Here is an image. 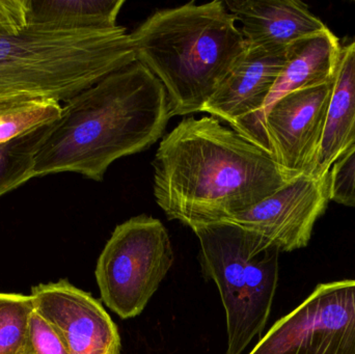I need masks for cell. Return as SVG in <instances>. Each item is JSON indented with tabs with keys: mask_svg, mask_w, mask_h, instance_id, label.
<instances>
[{
	"mask_svg": "<svg viewBox=\"0 0 355 354\" xmlns=\"http://www.w3.org/2000/svg\"><path fill=\"white\" fill-rule=\"evenodd\" d=\"M25 354H69L58 333L37 312L29 319Z\"/></svg>",
	"mask_w": 355,
	"mask_h": 354,
	"instance_id": "obj_20",
	"label": "cell"
},
{
	"mask_svg": "<svg viewBox=\"0 0 355 354\" xmlns=\"http://www.w3.org/2000/svg\"><path fill=\"white\" fill-rule=\"evenodd\" d=\"M153 166L156 203L191 230L229 222L295 179L214 116L184 118L162 137Z\"/></svg>",
	"mask_w": 355,
	"mask_h": 354,
	"instance_id": "obj_1",
	"label": "cell"
},
{
	"mask_svg": "<svg viewBox=\"0 0 355 354\" xmlns=\"http://www.w3.org/2000/svg\"><path fill=\"white\" fill-rule=\"evenodd\" d=\"M129 35L135 60L164 85L172 116L200 112L248 47L220 0L156 10Z\"/></svg>",
	"mask_w": 355,
	"mask_h": 354,
	"instance_id": "obj_3",
	"label": "cell"
},
{
	"mask_svg": "<svg viewBox=\"0 0 355 354\" xmlns=\"http://www.w3.org/2000/svg\"><path fill=\"white\" fill-rule=\"evenodd\" d=\"M171 118L164 85L135 60L64 102L33 177L75 172L101 182L116 160L164 137Z\"/></svg>",
	"mask_w": 355,
	"mask_h": 354,
	"instance_id": "obj_2",
	"label": "cell"
},
{
	"mask_svg": "<svg viewBox=\"0 0 355 354\" xmlns=\"http://www.w3.org/2000/svg\"><path fill=\"white\" fill-rule=\"evenodd\" d=\"M248 354H355V280L318 285Z\"/></svg>",
	"mask_w": 355,
	"mask_h": 354,
	"instance_id": "obj_7",
	"label": "cell"
},
{
	"mask_svg": "<svg viewBox=\"0 0 355 354\" xmlns=\"http://www.w3.org/2000/svg\"><path fill=\"white\" fill-rule=\"evenodd\" d=\"M29 0H0V26L23 30L28 26Z\"/></svg>",
	"mask_w": 355,
	"mask_h": 354,
	"instance_id": "obj_21",
	"label": "cell"
},
{
	"mask_svg": "<svg viewBox=\"0 0 355 354\" xmlns=\"http://www.w3.org/2000/svg\"><path fill=\"white\" fill-rule=\"evenodd\" d=\"M33 308L52 328L69 354H121L118 326L91 293L68 280L31 288Z\"/></svg>",
	"mask_w": 355,
	"mask_h": 354,
	"instance_id": "obj_11",
	"label": "cell"
},
{
	"mask_svg": "<svg viewBox=\"0 0 355 354\" xmlns=\"http://www.w3.org/2000/svg\"><path fill=\"white\" fill-rule=\"evenodd\" d=\"M341 47L340 39L329 27L290 44L285 66L265 102L264 118L284 96L333 81Z\"/></svg>",
	"mask_w": 355,
	"mask_h": 354,
	"instance_id": "obj_13",
	"label": "cell"
},
{
	"mask_svg": "<svg viewBox=\"0 0 355 354\" xmlns=\"http://www.w3.org/2000/svg\"><path fill=\"white\" fill-rule=\"evenodd\" d=\"M225 6L250 45L288 47L327 25L297 0H227Z\"/></svg>",
	"mask_w": 355,
	"mask_h": 354,
	"instance_id": "obj_12",
	"label": "cell"
},
{
	"mask_svg": "<svg viewBox=\"0 0 355 354\" xmlns=\"http://www.w3.org/2000/svg\"><path fill=\"white\" fill-rule=\"evenodd\" d=\"M56 122L37 127L0 145V197L35 178V156Z\"/></svg>",
	"mask_w": 355,
	"mask_h": 354,
	"instance_id": "obj_16",
	"label": "cell"
},
{
	"mask_svg": "<svg viewBox=\"0 0 355 354\" xmlns=\"http://www.w3.org/2000/svg\"><path fill=\"white\" fill-rule=\"evenodd\" d=\"M355 145V39L342 45L333 80L324 132L313 175L327 176Z\"/></svg>",
	"mask_w": 355,
	"mask_h": 354,
	"instance_id": "obj_14",
	"label": "cell"
},
{
	"mask_svg": "<svg viewBox=\"0 0 355 354\" xmlns=\"http://www.w3.org/2000/svg\"><path fill=\"white\" fill-rule=\"evenodd\" d=\"M202 272L216 285L227 322L225 354H242L261 336L279 281V251L233 222L193 229Z\"/></svg>",
	"mask_w": 355,
	"mask_h": 354,
	"instance_id": "obj_5",
	"label": "cell"
},
{
	"mask_svg": "<svg viewBox=\"0 0 355 354\" xmlns=\"http://www.w3.org/2000/svg\"><path fill=\"white\" fill-rule=\"evenodd\" d=\"M287 48L248 44L239 62L200 110L225 121L232 130L270 155L263 108L285 66Z\"/></svg>",
	"mask_w": 355,
	"mask_h": 354,
	"instance_id": "obj_8",
	"label": "cell"
},
{
	"mask_svg": "<svg viewBox=\"0 0 355 354\" xmlns=\"http://www.w3.org/2000/svg\"><path fill=\"white\" fill-rule=\"evenodd\" d=\"M329 201V174L302 175L229 220L260 236L279 253L308 247Z\"/></svg>",
	"mask_w": 355,
	"mask_h": 354,
	"instance_id": "obj_9",
	"label": "cell"
},
{
	"mask_svg": "<svg viewBox=\"0 0 355 354\" xmlns=\"http://www.w3.org/2000/svg\"><path fill=\"white\" fill-rule=\"evenodd\" d=\"M329 183L331 201L355 207V145L333 164Z\"/></svg>",
	"mask_w": 355,
	"mask_h": 354,
	"instance_id": "obj_19",
	"label": "cell"
},
{
	"mask_svg": "<svg viewBox=\"0 0 355 354\" xmlns=\"http://www.w3.org/2000/svg\"><path fill=\"white\" fill-rule=\"evenodd\" d=\"M331 91L333 81L293 91L275 102L265 114L271 155L292 178L314 172Z\"/></svg>",
	"mask_w": 355,
	"mask_h": 354,
	"instance_id": "obj_10",
	"label": "cell"
},
{
	"mask_svg": "<svg viewBox=\"0 0 355 354\" xmlns=\"http://www.w3.org/2000/svg\"><path fill=\"white\" fill-rule=\"evenodd\" d=\"M62 114V104L52 99L0 104V145L56 122Z\"/></svg>",
	"mask_w": 355,
	"mask_h": 354,
	"instance_id": "obj_17",
	"label": "cell"
},
{
	"mask_svg": "<svg viewBox=\"0 0 355 354\" xmlns=\"http://www.w3.org/2000/svg\"><path fill=\"white\" fill-rule=\"evenodd\" d=\"M173 264L170 235L159 220L143 214L118 224L96 265L102 301L122 319L137 317Z\"/></svg>",
	"mask_w": 355,
	"mask_h": 354,
	"instance_id": "obj_6",
	"label": "cell"
},
{
	"mask_svg": "<svg viewBox=\"0 0 355 354\" xmlns=\"http://www.w3.org/2000/svg\"><path fill=\"white\" fill-rule=\"evenodd\" d=\"M124 0H29L28 23L103 30L119 26Z\"/></svg>",
	"mask_w": 355,
	"mask_h": 354,
	"instance_id": "obj_15",
	"label": "cell"
},
{
	"mask_svg": "<svg viewBox=\"0 0 355 354\" xmlns=\"http://www.w3.org/2000/svg\"><path fill=\"white\" fill-rule=\"evenodd\" d=\"M135 62L126 27L103 30L29 23L0 26V104L52 99L64 103Z\"/></svg>",
	"mask_w": 355,
	"mask_h": 354,
	"instance_id": "obj_4",
	"label": "cell"
},
{
	"mask_svg": "<svg viewBox=\"0 0 355 354\" xmlns=\"http://www.w3.org/2000/svg\"><path fill=\"white\" fill-rule=\"evenodd\" d=\"M33 312L31 294L0 292V354H25Z\"/></svg>",
	"mask_w": 355,
	"mask_h": 354,
	"instance_id": "obj_18",
	"label": "cell"
}]
</instances>
